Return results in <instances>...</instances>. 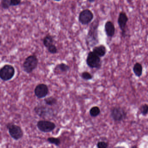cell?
Returning a JSON list of instances; mask_svg holds the SVG:
<instances>
[{
	"mask_svg": "<svg viewBox=\"0 0 148 148\" xmlns=\"http://www.w3.org/2000/svg\"><path fill=\"white\" fill-rule=\"evenodd\" d=\"M44 102L48 106H53L57 104L58 100L56 98L53 97H48L44 99Z\"/></svg>",
	"mask_w": 148,
	"mask_h": 148,
	"instance_id": "17",
	"label": "cell"
},
{
	"mask_svg": "<svg viewBox=\"0 0 148 148\" xmlns=\"http://www.w3.org/2000/svg\"><path fill=\"white\" fill-rule=\"evenodd\" d=\"M108 144L106 142L104 141L98 142L97 144V147L98 148H108Z\"/></svg>",
	"mask_w": 148,
	"mask_h": 148,
	"instance_id": "24",
	"label": "cell"
},
{
	"mask_svg": "<svg viewBox=\"0 0 148 148\" xmlns=\"http://www.w3.org/2000/svg\"><path fill=\"white\" fill-rule=\"evenodd\" d=\"M141 114L143 116H146L148 114V105L147 104H145L141 106L140 109Z\"/></svg>",
	"mask_w": 148,
	"mask_h": 148,
	"instance_id": "23",
	"label": "cell"
},
{
	"mask_svg": "<svg viewBox=\"0 0 148 148\" xmlns=\"http://www.w3.org/2000/svg\"><path fill=\"white\" fill-rule=\"evenodd\" d=\"M81 76L83 79L86 80H91L93 77L92 75L87 71H84L82 73Z\"/></svg>",
	"mask_w": 148,
	"mask_h": 148,
	"instance_id": "21",
	"label": "cell"
},
{
	"mask_svg": "<svg viewBox=\"0 0 148 148\" xmlns=\"http://www.w3.org/2000/svg\"><path fill=\"white\" fill-rule=\"evenodd\" d=\"M99 21L95 19L90 25L88 34L86 38V45L89 48L93 47L99 43L98 27Z\"/></svg>",
	"mask_w": 148,
	"mask_h": 148,
	"instance_id": "1",
	"label": "cell"
},
{
	"mask_svg": "<svg viewBox=\"0 0 148 148\" xmlns=\"http://www.w3.org/2000/svg\"><path fill=\"white\" fill-rule=\"evenodd\" d=\"M143 67L142 65L139 63H136L133 67V71L137 77H141L143 74Z\"/></svg>",
	"mask_w": 148,
	"mask_h": 148,
	"instance_id": "14",
	"label": "cell"
},
{
	"mask_svg": "<svg viewBox=\"0 0 148 148\" xmlns=\"http://www.w3.org/2000/svg\"><path fill=\"white\" fill-rule=\"evenodd\" d=\"M1 5L3 9H8L12 7L11 0H1Z\"/></svg>",
	"mask_w": 148,
	"mask_h": 148,
	"instance_id": "20",
	"label": "cell"
},
{
	"mask_svg": "<svg viewBox=\"0 0 148 148\" xmlns=\"http://www.w3.org/2000/svg\"><path fill=\"white\" fill-rule=\"evenodd\" d=\"M38 59L36 55H32L27 57L23 63V70L27 74L32 73L37 68Z\"/></svg>",
	"mask_w": 148,
	"mask_h": 148,
	"instance_id": "2",
	"label": "cell"
},
{
	"mask_svg": "<svg viewBox=\"0 0 148 148\" xmlns=\"http://www.w3.org/2000/svg\"><path fill=\"white\" fill-rule=\"evenodd\" d=\"M70 67L64 63H61L56 66L55 68V71H59L61 73L66 72L70 70Z\"/></svg>",
	"mask_w": 148,
	"mask_h": 148,
	"instance_id": "16",
	"label": "cell"
},
{
	"mask_svg": "<svg viewBox=\"0 0 148 148\" xmlns=\"http://www.w3.org/2000/svg\"><path fill=\"white\" fill-rule=\"evenodd\" d=\"M21 0H11L12 6H16L18 5L21 3Z\"/></svg>",
	"mask_w": 148,
	"mask_h": 148,
	"instance_id": "25",
	"label": "cell"
},
{
	"mask_svg": "<svg viewBox=\"0 0 148 148\" xmlns=\"http://www.w3.org/2000/svg\"><path fill=\"white\" fill-rule=\"evenodd\" d=\"M110 117L115 122H121L127 117V112L123 108L116 106L111 110Z\"/></svg>",
	"mask_w": 148,
	"mask_h": 148,
	"instance_id": "6",
	"label": "cell"
},
{
	"mask_svg": "<svg viewBox=\"0 0 148 148\" xmlns=\"http://www.w3.org/2000/svg\"><path fill=\"white\" fill-rule=\"evenodd\" d=\"M92 52L99 58L104 57L106 53V49L104 45H101L93 47Z\"/></svg>",
	"mask_w": 148,
	"mask_h": 148,
	"instance_id": "13",
	"label": "cell"
},
{
	"mask_svg": "<svg viewBox=\"0 0 148 148\" xmlns=\"http://www.w3.org/2000/svg\"><path fill=\"white\" fill-rule=\"evenodd\" d=\"M34 110L38 116L43 118L47 117L53 112L52 109L42 105H38L34 107Z\"/></svg>",
	"mask_w": 148,
	"mask_h": 148,
	"instance_id": "10",
	"label": "cell"
},
{
	"mask_svg": "<svg viewBox=\"0 0 148 148\" xmlns=\"http://www.w3.org/2000/svg\"><path fill=\"white\" fill-rule=\"evenodd\" d=\"M47 141L51 144H53L56 146H59L61 144V140L58 138L50 137L48 138Z\"/></svg>",
	"mask_w": 148,
	"mask_h": 148,
	"instance_id": "19",
	"label": "cell"
},
{
	"mask_svg": "<svg viewBox=\"0 0 148 148\" xmlns=\"http://www.w3.org/2000/svg\"><path fill=\"white\" fill-rule=\"evenodd\" d=\"M87 66L92 69H100L101 66L100 58L92 51H90L87 55L86 59Z\"/></svg>",
	"mask_w": 148,
	"mask_h": 148,
	"instance_id": "5",
	"label": "cell"
},
{
	"mask_svg": "<svg viewBox=\"0 0 148 148\" xmlns=\"http://www.w3.org/2000/svg\"><path fill=\"white\" fill-rule=\"evenodd\" d=\"M105 31L109 38H112L115 33V27L111 21H107L105 25Z\"/></svg>",
	"mask_w": 148,
	"mask_h": 148,
	"instance_id": "12",
	"label": "cell"
},
{
	"mask_svg": "<svg viewBox=\"0 0 148 148\" xmlns=\"http://www.w3.org/2000/svg\"><path fill=\"white\" fill-rule=\"evenodd\" d=\"M89 113L90 116L92 117H96L100 114V108L97 106H93L90 109Z\"/></svg>",
	"mask_w": 148,
	"mask_h": 148,
	"instance_id": "18",
	"label": "cell"
},
{
	"mask_svg": "<svg viewBox=\"0 0 148 148\" xmlns=\"http://www.w3.org/2000/svg\"><path fill=\"white\" fill-rule=\"evenodd\" d=\"M6 127L8 129L9 135L14 140L17 141L24 136V132L19 125L13 123H8L6 125Z\"/></svg>",
	"mask_w": 148,
	"mask_h": 148,
	"instance_id": "4",
	"label": "cell"
},
{
	"mask_svg": "<svg viewBox=\"0 0 148 148\" xmlns=\"http://www.w3.org/2000/svg\"><path fill=\"white\" fill-rule=\"evenodd\" d=\"M54 1H60L61 0H54Z\"/></svg>",
	"mask_w": 148,
	"mask_h": 148,
	"instance_id": "28",
	"label": "cell"
},
{
	"mask_svg": "<svg viewBox=\"0 0 148 148\" xmlns=\"http://www.w3.org/2000/svg\"><path fill=\"white\" fill-rule=\"evenodd\" d=\"M54 40L53 36L48 34L43 39V44L47 48L49 46L53 44Z\"/></svg>",
	"mask_w": 148,
	"mask_h": 148,
	"instance_id": "15",
	"label": "cell"
},
{
	"mask_svg": "<svg viewBox=\"0 0 148 148\" xmlns=\"http://www.w3.org/2000/svg\"><path fill=\"white\" fill-rule=\"evenodd\" d=\"M129 18L127 14L125 12H122L119 13L118 18V24L121 31V35L123 38L127 36L126 35V27Z\"/></svg>",
	"mask_w": 148,
	"mask_h": 148,
	"instance_id": "9",
	"label": "cell"
},
{
	"mask_svg": "<svg viewBox=\"0 0 148 148\" xmlns=\"http://www.w3.org/2000/svg\"><path fill=\"white\" fill-rule=\"evenodd\" d=\"M87 1H88L89 3H92L95 2L96 0H87Z\"/></svg>",
	"mask_w": 148,
	"mask_h": 148,
	"instance_id": "26",
	"label": "cell"
},
{
	"mask_svg": "<svg viewBox=\"0 0 148 148\" xmlns=\"http://www.w3.org/2000/svg\"><path fill=\"white\" fill-rule=\"evenodd\" d=\"M94 18L93 13L89 10L86 9L80 12L79 15L78 20L82 25H85L90 24Z\"/></svg>",
	"mask_w": 148,
	"mask_h": 148,
	"instance_id": "8",
	"label": "cell"
},
{
	"mask_svg": "<svg viewBox=\"0 0 148 148\" xmlns=\"http://www.w3.org/2000/svg\"><path fill=\"white\" fill-rule=\"evenodd\" d=\"M48 52L51 54H54L58 53V50L57 47L54 45L52 44L51 45L49 46L47 48Z\"/></svg>",
	"mask_w": 148,
	"mask_h": 148,
	"instance_id": "22",
	"label": "cell"
},
{
	"mask_svg": "<svg viewBox=\"0 0 148 148\" xmlns=\"http://www.w3.org/2000/svg\"><path fill=\"white\" fill-rule=\"evenodd\" d=\"M15 74V70L13 66L5 64L0 68V79L4 81L12 79Z\"/></svg>",
	"mask_w": 148,
	"mask_h": 148,
	"instance_id": "3",
	"label": "cell"
},
{
	"mask_svg": "<svg viewBox=\"0 0 148 148\" xmlns=\"http://www.w3.org/2000/svg\"><path fill=\"white\" fill-rule=\"evenodd\" d=\"M132 148H137V146H135V145H134V146H132Z\"/></svg>",
	"mask_w": 148,
	"mask_h": 148,
	"instance_id": "27",
	"label": "cell"
},
{
	"mask_svg": "<svg viewBox=\"0 0 148 148\" xmlns=\"http://www.w3.org/2000/svg\"><path fill=\"white\" fill-rule=\"evenodd\" d=\"M49 92L48 86L45 84H39L35 87L34 90L35 96L39 99L46 97L49 93Z\"/></svg>",
	"mask_w": 148,
	"mask_h": 148,
	"instance_id": "11",
	"label": "cell"
},
{
	"mask_svg": "<svg viewBox=\"0 0 148 148\" xmlns=\"http://www.w3.org/2000/svg\"><path fill=\"white\" fill-rule=\"evenodd\" d=\"M37 126L40 131L45 133L51 132L56 127V124L48 120L38 121Z\"/></svg>",
	"mask_w": 148,
	"mask_h": 148,
	"instance_id": "7",
	"label": "cell"
}]
</instances>
